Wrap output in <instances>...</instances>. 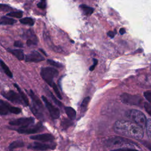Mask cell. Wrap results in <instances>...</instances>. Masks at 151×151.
<instances>
[{
  "mask_svg": "<svg viewBox=\"0 0 151 151\" xmlns=\"http://www.w3.org/2000/svg\"><path fill=\"white\" fill-rule=\"evenodd\" d=\"M114 131L120 134L136 139H142L144 132L143 128L134 122L127 120H118L114 124Z\"/></svg>",
  "mask_w": 151,
  "mask_h": 151,
  "instance_id": "obj_1",
  "label": "cell"
},
{
  "mask_svg": "<svg viewBox=\"0 0 151 151\" xmlns=\"http://www.w3.org/2000/svg\"><path fill=\"white\" fill-rule=\"evenodd\" d=\"M126 116L142 128L146 127L147 119L144 113L141 111L136 109L130 110L126 112Z\"/></svg>",
  "mask_w": 151,
  "mask_h": 151,
  "instance_id": "obj_2",
  "label": "cell"
},
{
  "mask_svg": "<svg viewBox=\"0 0 151 151\" xmlns=\"http://www.w3.org/2000/svg\"><path fill=\"white\" fill-rule=\"evenodd\" d=\"M42 78L51 87L54 84V78L58 75V71L52 67H42L40 72Z\"/></svg>",
  "mask_w": 151,
  "mask_h": 151,
  "instance_id": "obj_3",
  "label": "cell"
},
{
  "mask_svg": "<svg viewBox=\"0 0 151 151\" xmlns=\"http://www.w3.org/2000/svg\"><path fill=\"white\" fill-rule=\"evenodd\" d=\"M120 99L123 103L129 105L139 106L143 103V100L139 96L132 95L126 93L120 96Z\"/></svg>",
  "mask_w": 151,
  "mask_h": 151,
  "instance_id": "obj_4",
  "label": "cell"
},
{
  "mask_svg": "<svg viewBox=\"0 0 151 151\" xmlns=\"http://www.w3.org/2000/svg\"><path fill=\"white\" fill-rule=\"evenodd\" d=\"M106 144L109 147H113L116 146H121L123 145H135V143L127 139L120 137H112L109 138L106 141Z\"/></svg>",
  "mask_w": 151,
  "mask_h": 151,
  "instance_id": "obj_5",
  "label": "cell"
},
{
  "mask_svg": "<svg viewBox=\"0 0 151 151\" xmlns=\"http://www.w3.org/2000/svg\"><path fill=\"white\" fill-rule=\"evenodd\" d=\"M34 122L33 117H21L17 119L12 120L9 122V124L14 126H19L20 127H27Z\"/></svg>",
  "mask_w": 151,
  "mask_h": 151,
  "instance_id": "obj_6",
  "label": "cell"
},
{
  "mask_svg": "<svg viewBox=\"0 0 151 151\" xmlns=\"http://www.w3.org/2000/svg\"><path fill=\"white\" fill-rule=\"evenodd\" d=\"M43 129L42 124L41 122L37 123L36 124L28 126L25 127H20L17 130V131L19 133L24 134H31L35 133L37 132H40Z\"/></svg>",
  "mask_w": 151,
  "mask_h": 151,
  "instance_id": "obj_7",
  "label": "cell"
},
{
  "mask_svg": "<svg viewBox=\"0 0 151 151\" xmlns=\"http://www.w3.org/2000/svg\"><path fill=\"white\" fill-rule=\"evenodd\" d=\"M42 99L46 107L47 108L51 117L54 119H58L60 115V110L57 107H55L52 104H51L44 96H42Z\"/></svg>",
  "mask_w": 151,
  "mask_h": 151,
  "instance_id": "obj_8",
  "label": "cell"
},
{
  "mask_svg": "<svg viewBox=\"0 0 151 151\" xmlns=\"http://www.w3.org/2000/svg\"><path fill=\"white\" fill-rule=\"evenodd\" d=\"M2 95L7 100L11 101L12 103L16 104H23L24 101L21 99L20 95L17 94L13 90H9L8 91L2 92Z\"/></svg>",
  "mask_w": 151,
  "mask_h": 151,
  "instance_id": "obj_9",
  "label": "cell"
},
{
  "mask_svg": "<svg viewBox=\"0 0 151 151\" xmlns=\"http://www.w3.org/2000/svg\"><path fill=\"white\" fill-rule=\"evenodd\" d=\"M55 144H47L35 142L28 145V148L34 150H46L48 149H54L55 147Z\"/></svg>",
  "mask_w": 151,
  "mask_h": 151,
  "instance_id": "obj_10",
  "label": "cell"
},
{
  "mask_svg": "<svg viewBox=\"0 0 151 151\" xmlns=\"http://www.w3.org/2000/svg\"><path fill=\"white\" fill-rule=\"evenodd\" d=\"M25 60L26 62L38 63L44 60V57L38 51H32L25 56Z\"/></svg>",
  "mask_w": 151,
  "mask_h": 151,
  "instance_id": "obj_11",
  "label": "cell"
},
{
  "mask_svg": "<svg viewBox=\"0 0 151 151\" xmlns=\"http://www.w3.org/2000/svg\"><path fill=\"white\" fill-rule=\"evenodd\" d=\"M30 139L34 140L41 141V142H52L54 140V137L51 134L44 133L37 135L31 136Z\"/></svg>",
  "mask_w": 151,
  "mask_h": 151,
  "instance_id": "obj_12",
  "label": "cell"
},
{
  "mask_svg": "<svg viewBox=\"0 0 151 151\" xmlns=\"http://www.w3.org/2000/svg\"><path fill=\"white\" fill-rule=\"evenodd\" d=\"M8 51L12 54L17 59L19 60H22L24 59V52L22 50L20 49H10L8 48Z\"/></svg>",
  "mask_w": 151,
  "mask_h": 151,
  "instance_id": "obj_13",
  "label": "cell"
},
{
  "mask_svg": "<svg viewBox=\"0 0 151 151\" xmlns=\"http://www.w3.org/2000/svg\"><path fill=\"white\" fill-rule=\"evenodd\" d=\"M17 22L14 19L6 16H2L0 19L1 25H12Z\"/></svg>",
  "mask_w": 151,
  "mask_h": 151,
  "instance_id": "obj_14",
  "label": "cell"
},
{
  "mask_svg": "<svg viewBox=\"0 0 151 151\" xmlns=\"http://www.w3.org/2000/svg\"><path fill=\"white\" fill-rule=\"evenodd\" d=\"M8 103L4 101L3 100L0 101V114L1 115H5L7 114L9 111L8 109Z\"/></svg>",
  "mask_w": 151,
  "mask_h": 151,
  "instance_id": "obj_15",
  "label": "cell"
},
{
  "mask_svg": "<svg viewBox=\"0 0 151 151\" xmlns=\"http://www.w3.org/2000/svg\"><path fill=\"white\" fill-rule=\"evenodd\" d=\"M29 96L31 97V98L32 99V101H34V104L37 107H38L39 108H42V104L41 100H40V99L35 94V93L32 90H30V91L29 93Z\"/></svg>",
  "mask_w": 151,
  "mask_h": 151,
  "instance_id": "obj_16",
  "label": "cell"
},
{
  "mask_svg": "<svg viewBox=\"0 0 151 151\" xmlns=\"http://www.w3.org/2000/svg\"><path fill=\"white\" fill-rule=\"evenodd\" d=\"M14 86L15 87V88L17 89L18 93H19V94L20 95L21 99H22L23 101H24V103L26 105V106H28L29 105V101H28V98L27 97L26 95L25 94V93L21 90V89L20 88V87L17 84H14Z\"/></svg>",
  "mask_w": 151,
  "mask_h": 151,
  "instance_id": "obj_17",
  "label": "cell"
},
{
  "mask_svg": "<svg viewBox=\"0 0 151 151\" xmlns=\"http://www.w3.org/2000/svg\"><path fill=\"white\" fill-rule=\"evenodd\" d=\"M65 111L70 119L74 120L76 118V112L73 108L71 107H65Z\"/></svg>",
  "mask_w": 151,
  "mask_h": 151,
  "instance_id": "obj_18",
  "label": "cell"
},
{
  "mask_svg": "<svg viewBox=\"0 0 151 151\" xmlns=\"http://www.w3.org/2000/svg\"><path fill=\"white\" fill-rule=\"evenodd\" d=\"M80 8L81 9V10L83 11V12H84V14L86 15H90L91 14H93V11H94V8L87 6L86 5L84 4H82L80 5Z\"/></svg>",
  "mask_w": 151,
  "mask_h": 151,
  "instance_id": "obj_19",
  "label": "cell"
},
{
  "mask_svg": "<svg viewBox=\"0 0 151 151\" xmlns=\"http://www.w3.org/2000/svg\"><path fill=\"white\" fill-rule=\"evenodd\" d=\"M24 146V143L22 141L16 140L11 143L9 145V149L10 150H13L19 147H22Z\"/></svg>",
  "mask_w": 151,
  "mask_h": 151,
  "instance_id": "obj_20",
  "label": "cell"
},
{
  "mask_svg": "<svg viewBox=\"0 0 151 151\" xmlns=\"http://www.w3.org/2000/svg\"><path fill=\"white\" fill-rule=\"evenodd\" d=\"M1 66L2 68V70H4V73L10 78H12L13 77L12 76V73L11 71V70H9V68H8V67L6 65V64H5L4 62H3L2 60H1Z\"/></svg>",
  "mask_w": 151,
  "mask_h": 151,
  "instance_id": "obj_21",
  "label": "cell"
},
{
  "mask_svg": "<svg viewBox=\"0 0 151 151\" xmlns=\"http://www.w3.org/2000/svg\"><path fill=\"white\" fill-rule=\"evenodd\" d=\"M38 108H39V107H37V106L34 105V106H31V107H30V109H31V110L32 111V112L34 114V115H35L36 117H38L39 119H42V117L43 116H42V113H41V111H40V110L38 109Z\"/></svg>",
  "mask_w": 151,
  "mask_h": 151,
  "instance_id": "obj_22",
  "label": "cell"
},
{
  "mask_svg": "<svg viewBox=\"0 0 151 151\" xmlns=\"http://www.w3.org/2000/svg\"><path fill=\"white\" fill-rule=\"evenodd\" d=\"M19 21L21 24H25V25H29L30 26H32L34 24V21L33 20V19H32L31 18H29V17L23 18L19 20Z\"/></svg>",
  "mask_w": 151,
  "mask_h": 151,
  "instance_id": "obj_23",
  "label": "cell"
},
{
  "mask_svg": "<svg viewBox=\"0 0 151 151\" xmlns=\"http://www.w3.org/2000/svg\"><path fill=\"white\" fill-rule=\"evenodd\" d=\"M90 98L88 96H87V97H85L84 99V100H83V101H82V103L81 104V106H80L81 110L82 111H84L86 110V109H87V107L88 106V103L90 101Z\"/></svg>",
  "mask_w": 151,
  "mask_h": 151,
  "instance_id": "obj_24",
  "label": "cell"
},
{
  "mask_svg": "<svg viewBox=\"0 0 151 151\" xmlns=\"http://www.w3.org/2000/svg\"><path fill=\"white\" fill-rule=\"evenodd\" d=\"M22 12L21 11H15V12H9L6 14V16L14 17V18H21L22 17Z\"/></svg>",
  "mask_w": 151,
  "mask_h": 151,
  "instance_id": "obj_25",
  "label": "cell"
},
{
  "mask_svg": "<svg viewBox=\"0 0 151 151\" xmlns=\"http://www.w3.org/2000/svg\"><path fill=\"white\" fill-rule=\"evenodd\" d=\"M8 109L10 113L16 114H18L21 112V110L20 108L12 106L10 104H8Z\"/></svg>",
  "mask_w": 151,
  "mask_h": 151,
  "instance_id": "obj_26",
  "label": "cell"
},
{
  "mask_svg": "<svg viewBox=\"0 0 151 151\" xmlns=\"http://www.w3.org/2000/svg\"><path fill=\"white\" fill-rule=\"evenodd\" d=\"M73 124V122L71 120V119H64L61 122V126L63 128H68L70 127L71 124Z\"/></svg>",
  "mask_w": 151,
  "mask_h": 151,
  "instance_id": "obj_27",
  "label": "cell"
},
{
  "mask_svg": "<svg viewBox=\"0 0 151 151\" xmlns=\"http://www.w3.org/2000/svg\"><path fill=\"white\" fill-rule=\"evenodd\" d=\"M146 128L147 135L151 140V119H148L147 120Z\"/></svg>",
  "mask_w": 151,
  "mask_h": 151,
  "instance_id": "obj_28",
  "label": "cell"
},
{
  "mask_svg": "<svg viewBox=\"0 0 151 151\" xmlns=\"http://www.w3.org/2000/svg\"><path fill=\"white\" fill-rule=\"evenodd\" d=\"M47 63H48L49 64L51 65L52 66L55 67H57V68H61V67H63V64H62L61 63H58V62H56V61H53V60H50V59L48 60H47Z\"/></svg>",
  "mask_w": 151,
  "mask_h": 151,
  "instance_id": "obj_29",
  "label": "cell"
},
{
  "mask_svg": "<svg viewBox=\"0 0 151 151\" xmlns=\"http://www.w3.org/2000/svg\"><path fill=\"white\" fill-rule=\"evenodd\" d=\"M52 88H53L54 92L55 93V94H56V95H57V97L59 99H62V96H61V94H60V91H59V90H58V88L57 86L55 83H54V84L52 85Z\"/></svg>",
  "mask_w": 151,
  "mask_h": 151,
  "instance_id": "obj_30",
  "label": "cell"
},
{
  "mask_svg": "<svg viewBox=\"0 0 151 151\" xmlns=\"http://www.w3.org/2000/svg\"><path fill=\"white\" fill-rule=\"evenodd\" d=\"M143 106L146 111L151 116V106L149 104V103H147V102L144 103Z\"/></svg>",
  "mask_w": 151,
  "mask_h": 151,
  "instance_id": "obj_31",
  "label": "cell"
},
{
  "mask_svg": "<svg viewBox=\"0 0 151 151\" xmlns=\"http://www.w3.org/2000/svg\"><path fill=\"white\" fill-rule=\"evenodd\" d=\"M110 151H138V150L136 149H134L124 147V148H118V149H113Z\"/></svg>",
  "mask_w": 151,
  "mask_h": 151,
  "instance_id": "obj_32",
  "label": "cell"
},
{
  "mask_svg": "<svg viewBox=\"0 0 151 151\" xmlns=\"http://www.w3.org/2000/svg\"><path fill=\"white\" fill-rule=\"evenodd\" d=\"M46 0H41L40 2L37 4V6L41 9H45L46 8Z\"/></svg>",
  "mask_w": 151,
  "mask_h": 151,
  "instance_id": "obj_33",
  "label": "cell"
},
{
  "mask_svg": "<svg viewBox=\"0 0 151 151\" xmlns=\"http://www.w3.org/2000/svg\"><path fill=\"white\" fill-rule=\"evenodd\" d=\"M143 95H144L145 99L147 100V101L149 103H151V91H145L143 93Z\"/></svg>",
  "mask_w": 151,
  "mask_h": 151,
  "instance_id": "obj_34",
  "label": "cell"
},
{
  "mask_svg": "<svg viewBox=\"0 0 151 151\" xmlns=\"http://www.w3.org/2000/svg\"><path fill=\"white\" fill-rule=\"evenodd\" d=\"M50 96H51V97L52 98V100L54 101V103H55L56 104H57L58 106H60V107L62 106L61 103L58 100H57V99L55 98V97L51 93H50Z\"/></svg>",
  "mask_w": 151,
  "mask_h": 151,
  "instance_id": "obj_35",
  "label": "cell"
},
{
  "mask_svg": "<svg viewBox=\"0 0 151 151\" xmlns=\"http://www.w3.org/2000/svg\"><path fill=\"white\" fill-rule=\"evenodd\" d=\"M97 63H98V60H97V59L94 58V59H93V64L90 67L89 70H90V71H93V70H94V68H95V67H96V66L97 65Z\"/></svg>",
  "mask_w": 151,
  "mask_h": 151,
  "instance_id": "obj_36",
  "label": "cell"
},
{
  "mask_svg": "<svg viewBox=\"0 0 151 151\" xmlns=\"http://www.w3.org/2000/svg\"><path fill=\"white\" fill-rule=\"evenodd\" d=\"M14 45L15 47H18V48H22L23 47V44L22 42L19 41H15L14 43Z\"/></svg>",
  "mask_w": 151,
  "mask_h": 151,
  "instance_id": "obj_37",
  "label": "cell"
},
{
  "mask_svg": "<svg viewBox=\"0 0 151 151\" xmlns=\"http://www.w3.org/2000/svg\"><path fill=\"white\" fill-rule=\"evenodd\" d=\"M1 10H4V11H7V10H9V9H11L12 8H10V6H8L6 5H3V4H1Z\"/></svg>",
  "mask_w": 151,
  "mask_h": 151,
  "instance_id": "obj_38",
  "label": "cell"
},
{
  "mask_svg": "<svg viewBox=\"0 0 151 151\" xmlns=\"http://www.w3.org/2000/svg\"><path fill=\"white\" fill-rule=\"evenodd\" d=\"M36 42H34V41L30 40V39H28L27 41V44L28 46H30L31 45H33V44H35Z\"/></svg>",
  "mask_w": 151,
  "mask_h": 151,
  "instance_id": "obj_39",
  "label": "cell"
},
{
  "mask_svg": "<svg viewBox=\"0 0 151 151\" xmlns=\"http://www.w3.org/2000/svg\"><path fill=\"white\" fill-rule=\"evenodd\" d=\"M114 35H115V32H114L113 31H109L108 32H107V35L109 36V37H110V38H113L114 37Z\"/></svg>",
  "mask_w": 151,
  "mask_h": 151,
  "instance_id": "obj_40",
  "label": "cell"
},
{
  "mask_svg": "<svg viewBox=\"0 0 151 151\" xmlns=\"http://www.w3.org/2000/svg\"><path fill=\"white\" fill-rule=\"evenodd\" d=\"M126 32V30L124 28H121L120 29H119V33L121 34V35H123L124 33Z\"/></svg>",
  "mask_w": 151,
  "mask_h": 151,
  "instance_id": "obj_41",
  "label": "cell"
},
{
  "mask_svg": "<svg viewBox=\"0 0 151 151\" xmlns=\"http://www.w3.org/2000/svg\"><path fill=\"white\" fill-rule=\"evenodd\" d=\"M40 51L42 52H43V54L45 55H47V54H46V53H45V52L42 50V49H40Z\"/></svg>",
  "mask_w": 151,
  "mask_h": 151,
  "instance_id": "obj_42",
  "label": "cell"
}]
</instances>
